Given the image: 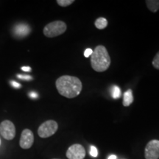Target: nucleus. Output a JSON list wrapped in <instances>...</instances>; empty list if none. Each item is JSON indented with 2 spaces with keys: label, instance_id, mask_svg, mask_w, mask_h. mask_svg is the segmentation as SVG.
I'll return each mask as SVG.
<instances>
[{
  "label": "nucleus",
  "instance_id": "nucleus-2",
  "mask_svg": "<svg viewBox=\"0 0 159 159\" xmlns=\"http://www.w3.org/2000/svg\"><path fill=\"white\" fill-rule=\"evenodd\" d=\"M91 64L93 69L97 72L106 71L111 65V57L104 46L99 45L93 50L91 55Z\"/></svg>",
  "mask_w": 159,
  "mask_h": 159
},
{
  "label": "nucleus",
  "instance_id": "nucleus-8",
  "mask_svg": "<svg viewBox=\"0 0 159 159\" xmlns=\"http://www.w3.org/2000/svg\"><path fill=\"white\" fill-rule=\"evenodd\" d=\"M34 142V135L29 129H25L22 131L20 138V147L23 149H29L33 146Z\"/></svg>",
  "mask_w": 159,
  "mask_h": 159
},
{
  "label": "nucleus",
  "instance_id": "nucleus-15",
  "mask_svg": "<svg viewBox=\"0 0 159 159\" xmlns=\"http://www.w3.org/2000/svg\"><path fill=\"white\" fill-rule=\"evenodd\" d=\"M152 63L155 69H159V52L156 55V56L154 57Z\"/></svg>",
  "mask_w": 159,
  "mask_h": 159
},
{
  "label": "nucleus",
  "instance_id": "nucleus-13",
  "mask_svg": "<svg viewBox=\"0 0 159 159\" xmlns=\"http://www.w3.org/2000/svg\"><path fill=\"white\" fill-rule=\"evenodd\" d=\"M111 95L114 99H118L121 96V90L117 85H114L111 90Z\"/></svg>",
  "mask_w": 159,
  "mask_h": 159
},
{
  "label": "nucleus",
  "instance_id": "nucleus-11",
  "mask_svg": "<svg viewBox=\"0 0 159 159\" xmlns=\"http://www.w3.org/2000/svg\"><path fill=\"white\" fill-rule=\"evenodd\" d=\"M146 4L148 9L153 13L159 10V0H147Z\"/></svg>",
  "mask_w": 159,
  "mask_h": 159
},
{
  "label": "nucleus",
  "instance_id": "nucleus-14",
  "mask_svg": "<svg viewBox=\"0 0 159 159\" xmlns=\"http://www.w3.org/2000/svg\"><path fill=\"white\" fill-rule=\"evenodd\" d=\"M74 0H57V3L61 7H67L74 2Z\"/></svg>",
  "mask_w": 159,
  "mask_h": 159
},
{
  "label": "nucleus",
  "instance_id": "nucleus-10",
  "mask_svg": "<svg viewBox=\"0 0 159 159\" xmlns=\"http://www.w3.org/2000/svg\"><path fill=\"white\" fill-rule=\"evenodd\" d=\"M134 102V97H133L132 91L129 89L127 91H125L124 94V97H123V105L125 107H128L129 105L132 104Z\"/></svg>",
  "mask_w": 159,
  "mask_h": 159
},
{
  "label": "nucleus",
  "instance_id": "nucleus-9",
  "mask_svg": "<svg viewBox=\"0 0 159 159\" xmlns=\"http://www.w3.org/2000/svg\"><path fill=\"white\" fill-rule=\"evenodd\" d=\"M30 32V28L27 25H19L15 28V33L18 36L24 37L27 35Z\"/></svg>",
  "mask_w": 159,
  "mask_h": 159
},
{
  "label": "nucleus",
  "instance_id": "nucleus-20",
  "mask_svg": "<svg viewBox=\"0 0 159 159\" xmlns=\"http://www.w3.org/2000/svg\"><path fill=\"white\" fill-rule=\"evenodd\" d=\"M30 97L31 98H37L38 94H37V93L34 92V91H33V92L30 93Z\"/></svg>",
  "mask_w": 159,
  "mask_h": 159
},
{
  "label": "nucleus",
  "instance_id": "nucleus-18",
  "mask_svg": "<svg viewBox=\"0 0 159 159\" xmlns=\"http://www.w3.org/2000/svg\"><path fill=\"white\" fill-rule=\"evenodd\" d=\"M93 53V50L91 49H86L85 51L84 52V56L85 57H89V56H91Z\"/></svg>",
  "mask_w": 159,
  "mask_h": 159
},
{
  "label": "nucleus",
  "instance_id": "nucleus-16",
  "mask_svg": "<svg viewBox=\"0 0 159 159\" xmlns=\"http://www.w3.org/2000/svg\"><path fill=\"white\" fill-rule=\"evenodd\" d=\"M89 153H90L91 156L94 157V158H95V157H97V156H98V151H97V149L96 147L91 146L90 151H89Z\"/></svg>",
  "mask_w": 159,
  "mask_h": 159
},
{
  "label": "nucleus",
  "instance_id": "nucleus-7",
  "mask_svg": "<svg viewBox=\"0 0 159 159\" xmlns=\"http://www.w3.org/2000/svg\"><path fill=\"white\" fill-rule=\"evenodd\" d=\"M66 155L69 159H84L85 150L81 144H75L69 147Z\"/></svg>",
  "mask_w": 159,
  "mask_h": 159
},
{
  "label": "nucleus",
  "instance_id": "nucleus-19",
  "mask_svg": "<svg viewBox=\"0 0 159 159\" xmlns=\"http://www.w3.org/2000/svg\"><path fill=\"white\" fill-rule=\"evenodd\" d=\"M11 84L13 85V87H15V88H20L21 87V85L19 84V83H18L16 82H15V81H12L11 82Z\"/></svg>",
  "mask_w": 159,
  "mask_h": 159
},
{
  "label": "nucleus",
  "instance_id": "nucleus-23",
  "mask_svg": "<svg viewBox=\"0 0 159 159\" xmlns=\"http://www.w3.org/2000/svg\"><path fill=\"white\" fill-rule=\"evenodd\" d=\"M0 143H1V141H0Z\"/></svg>",
  "mask_w": 159,
  "mask_h": 159
},
{
  "label": "nucleus",
  "instance_id": "nucleus-6",
  "mask_svg": "<svg viewBox=\"0 0 159 159\" xmlns=\"http://www.w3.org/2000/svg\"><path fill=\"white\" fill-rule=\"evenodd\" d=\"M144 157L146 159H159V140L153 139L147 144Z\"/></svg>",
  "mask_w": 159,
  "mask_h": 159
},
{
  "label": "nucleus",
  "instance_id": "nucleus-24",
  "mask_svg": "<svg viewBox=\"0 0 159 159\" xmlns=\"http://www.w3.org/2000/svg\"><path fill=\"white\" fill-rule=\"evenodd\" d=\"M55 159H56V158H55Z\"/></svg>",
  "mask_w": 159,
  "mask_h": 159
},
{
  "label": "nucleus",
  "instance_id": "nucleus-3",
  "mask_svg": "<svg viewBox=\"0 0 159 159\" xmlns=\"http://www.w3.org/2000/svg\"><path fill=\"white\" fill-rule=\"evenodd\" d=\"M67 26L62 21H55L48 24L43 28V34L48 38H54L65 33Z\"/></svg>",
  "mask_w": 159,
  "mask_h": 159
},
{
  "label": "nucleus",
  "instance_id": "nucleus-4",
  "mask_svg": "<svg viewBox=\"0 0 159 159\" xmlns=\"http://www.w3.org/2000/svg\"><path fill=\"white\" fill-rule=\"evenodd\" d=\"M58 128V125L54 120L46 121L40 125L38 130V134L41 138H48L54 135Z\"/></svg>",
  "mask_w": 159,
  "mask_h": 159
},
{
  "label": "nucleus",
  "instance_id": "nucleus-1",
  "mask_svg": "<svg viewBox=\"0 0 159 159\" xmlns=\"http://www.w3.org/2000/svg\"><path fill=\"white\" fill-rule=\"evenodd\" d=\"M56 88L61 95L66 98H75L80 94L83 85L80 80L70 75H63L56 80Z\"/></svg>",
  "mask_w": 159,
  "mask_h": 159
},
{
  "label": "nucleus",
  "instance_id": "nucleus-17",
  "mask_svg": "<svg viewBox=\"0 0 159 159\" xmlns=\"http://www.w3.org/2000/svg\"><path fill=\"white\" fill-rule=\"evenodd\" d=\"M17 77H19V79L25 80H31L33 79V77H32L31 76H30V75H19Z\"/></svg>",
  "mask_w": 159,
  "mask_h": 159
},
{
  "label": "nucleus",
  "instance_id": "nucleus-21",
  "mask_svg": "<svg viewBox=\"0 0 159 159\" xmlns=\"http://www.w3.org/2000/svg\"><path fill=\"white\" fill-rule=\"evenodd\" d=\"M21 70H23L25 71H30L31 68L30 66H23V67H21Z\"/></svg>",
  "mask_w": 159,
  "mask_h": 159
},
{
  "label": "nucleus",
  "instance_id": "nucleus-22",
  "mask_svg": "<svg viewBox=\"0 0 159 159\" xmlns=\"http://www.w3.org/2000/svg\"><path fill=\"white\" fill-rule=\"evenodd\" d=\"M108 159H117V157L115 155H111L108 158Z\"/></svg>",
  "mask_w": 159,
  "mask_h": 159
},
{
  "label": "nucleus",
  "instance_id": "nucleus-5",
  "mask_svg": "<svg viewBox=\"0 0 159 159\" xmlns=\"http://www.w3.org/2000/svg\"><path fill=\"white\" fill-rule=\"evenodd\" d=\"M0 134L4 139L12 140L16 136V128L13 122L9 120H5L0 124Z\"/></svg>",
  "mask_w": 159,
  "mask_h": 159
},
{
  "label": "nucleus",
  "instance_id": "nucleus-12",
  "mask_svg": "<svg viewBox=\"0 0 159 159\" xmlns=\"http://www.w3.org/2000/svg\"><path fill=\"white\" fill-rule=\"evenodd\" d=\"M94 25L97 29L103 30L108 26V21H107L105 18L100 17L95 21Z\"/></svg>",
  "mask_w": 159,
  "mask_h": 159
}]
</instances>
